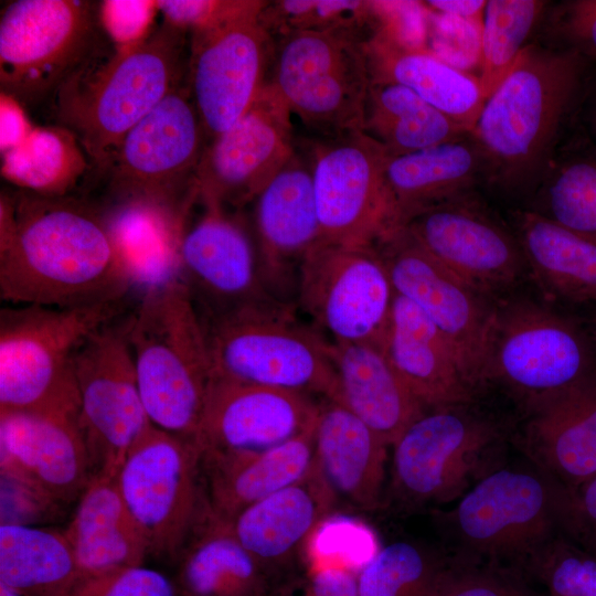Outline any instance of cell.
<instances>
[{"mask_svg":"<svg viewBox=\"0 0 596 596\" xmlns=\"http://www.w3.org/2000/svg\"><path fill=\"white\" fill-rule=\"evenodd\" d=\"M131 295L103 213L67 196L22 191L0 200V297L77 307Z\"/></svg>","mask_w":596,"mask_h":596,"instance_id":"1","label":"cell"},{"mask_svg":"<svg viewBox=\"0 0 596 596\" xmlns=\"http://www.w3.org/2000/svg\"><path fill=\"white\" fill-rule=\"evenodd\" d=\"M265 3L246 0L219 24L192 33L188 88L206 145L249 108L267 83L275 41L260 21Z\"/></svg>","mask_w":596,"mask_h":596,"instance_id":"17","label":"cell"},{"mask_svg":"<svg viewBox=\"0 0 596 596\" xmlns=\"http://www.w3.org/2000/svg\"><path fill=\"white\" fill-rule=\"evenodd\" d=\"M174 564L179 596H268L277 583L205 498Z\"/></svg>","mask_w":596,"mask_h":596,"instance_id":"30","label":"cell"},{"mask_svg":"<svg viewBox=\"0 0 596 596\" xmlns=\"http://www.w3.org/2000/svg\"><path fill=\"white\" fill-rule=\"evenodd\" d=\"M268 596H359L356 573L338 566L308 567L302 575H287Z\"/></svg>","mask_w":596,"mask_h":596,"instance_id":"50","label":"cell"},{"mask_svg":"<svg viewBox=\"0 0 596 596\" xmlns=\"http://www.w3.org/2000/svg\"><path fill=\"white\" fill-rule=\"evenodd\" d=\"M83 581L143 565L146 539L128 511L115 477L95 476L63 531Z\"/></svg>","mask_w":596,"mask_h":596,"instance_id":"33","label":"cell"},{"mask_svg":"<svg viewBox=\"0 0 596 596\" xmlns=\"http://www.w3.org/2000/svg\"><path fill=\"white\" fill-rule=\"evenodd\" d=\"M534 212L596 240V160L563 162L546 177Z\"/></svg>","mask_w":596,"mask_h":596,"instance_id":"43","label":"cell"},{"mask_svg":"<svg viewBox=\"0 0 596 596\" xmlns=\"http://www.w3.org/2000/svg\"><path fill=\"white\" fill-rule=\"evenodd\" d=\"M295 309L270 302L201 317L213 376L337 401L331 342L301 323Z\"/></svg>","mask_w":596,"mask_h":596,"instance_id":"7","label":"cell"},{"mask_svg":"<svg viewBox=\"0 0 596 596\" xmlns=\"http://www.w3.org/2000/svg\"><path fill=\"white\" fill-rule=\"evenodd\" d=\"M315 424L263 450L200 451L204 496L213 512L232 521L247 507L306 477L313 466Z\"/></svg>","mask_w":596,"mask_h":596,"instance_id":"28","label":"cell"},{"mask_svg":"<svg viewBox=\"0 0 596 596\" xmlns=\"http://www.w3.org/2000/svg\"><path fill=\"white\" fill-rule=\"evenodd\" d=\"M364 50L372 82L407 87L471 134L487 100L478 76L448 65L427 49L401 46L376 31Z\"/></svg>","mask_w":596,"mask_h":596,"instance_id":"34","label":"cell"},{"mask_svg":"<svg viewBox=\"0 0 596 596\" xmlns=\"http://www.w3.org/2000/svg\"><path fill=\"white\" fill-rule=\"evenodd\" d=\"M394 296L376 246L318 243L299 268L296 306L332 343L383 347Z\"/></svg>","mask_w":596,"mask_h":596,"instance_id":"13","label":"cell"},{"mask_svg":"<svg viewBox=\"0 0 596 596\" xmlns=\"http://www.w3.org/2000/svg\"><path fill=\"white\" fill-rule=\"evenodd\" d=\"M481 173L488 174L487 160L473 138L387 156L384 178L398 227L428 207L462 196Z\"/></svg>","mask_w":596,"mask_h":596,"instance_id":"35","label":"cell"},{"mask_svg":"<svg viewBox=\"0 0 596 596\" xmlns=\"http://www.w3.org/2000/svg\"><path fill=\"white\" fill-rule=\"evenodd\" d=\"M319 403L306 393L213 376L195 444L200 451L267 449L312 426Z\"/></svg>","mask_w":596,"mask_h":596,"instance_id":"22","label":"cell"},{"mask_svg":"<svg viewBox=\"0 0 596 596\" xmlns=\"http://www.w3.org/2000/svg\"><path fill=\"white\" fill-rule=\"evenodd\" d=\"M260 21L273 39L323 31H349L369 38L377 28L376 1H266Z\"/></svg>","mask_w":596,"mask_h":596,"instance_id":"42","label":"cell"},{"mask_svg":"<svg viewBox=\"0 0 596 596\" xmlns=\"http://www.w3.org/2000/svg\"><path fill=\"white\" fill-rule=\"evenodd\" d=\"M423 4L436 12L483 21L487 0H428Z\"/></svg>","mask_w":596,"mask_h":596,"instance_id":"55","label":"cell"},{"mask_svg":"<svg viewBox=\"0 0 596 596\" xmlns=\"http://www.w3.org/2000/svg\"><path fill=\"white\" fill-rule=\"evenodd\" d=\"M77 425L93 477H116L132 447L153 426L146 412L126 333L117 320L95 331L74 358Z\"/></svg>","mask_w":596,"mask_h":596,"instance_id":"15","label":"cell"},{"mask_svg":"<svg viewBox=\"0 0 596 596\" xmlns=\"http://www.w3.org/2000/svg\"><path fill=\"white\" fill-rule=\"evenodd\" d=\"M125 323L149 419L195 441L213 372L203 320L189 290L174 280L143 294Z\"/></svg>","mask_w":596,"mask_h":596,"instance_id":"3","label":"cell"},{"mask_svg":"<svg viewBox=\"0 0 596 596\" xmlns=\"http://www.w3.org/2000/svg\"><path fill=\"white\" fill-rule=\"evenodd\" d=\"M596 377V348L572 319L521 300L497 305L486 381H497L526 411Z\"/></svg>","mask_w":596,"mask_h":596,"instance_id":"8","label":"cell"},{"mask_svg":"<svg viewBox=\"0 0 596 596\" xmlns=\"http://www.w3.org/2000/svg\"><path fill=\"white\" fill-rule=\"evenodd\" d=\"M125 301L77 307L7 305L0 310V411L77 421L74 358L98 329L117 320Z\"/></svg>","mask_w":596,"mask_h":596,"instance_id":"5","label":"cell"},{"mask_svg":"<svg viewBox=\"0 0 596 596\" xmlns=\"http://www.w3.org/2000/svg\"><path fill=\"white\" fill-rule=\"evenodd\" d=\"M573 492L533 467H498L446 515L462 562L523 574L547 542L565 534Z\"/></svg>","mask_w":596,"mask_h":596,"instance_id":"6","label":"cell"},{"mask_svg":"<svg viewBox=\"0 0 596 596\" xmlns=\"http://www.w3.org/2000/svg\"><path fill=\"white\" fill-rule=\"evenodd\" d=\"M595 126H596V111H595Z\"/></svg>","mask_w":596,"mask_h":596,"instance_id":"57","label":"cell"},{"mask_svg":"<svg viewBox=\"0 0 596 596\" xmlns=\"http://www.w3.org/2000/svg\"><path fill=\"white\" fill-rule=\"evenodd\" d=\"M72 596H179L173 581L143 565L83 581Z\"/></svg>","mask_w":596,"mask_h":596,"instance_id":"49","label":"cell"},{"mask_svg":"<svg viewBox=\"0 0 596 596\" xmlns=\"http://www.w3.org/2000/svg\"><path fill=\"white\" fill-rule=\"evenodd\" d=\"M98 4L17 0L0 20L1 93L23 104L56 91L93 56Z\"/></svg>","mask_w":596,"mask_h":596,"instance_id":"11","label":"cell"},{"mask_svg":"<svg viewBox=\"0 0 596 596\" xmlns=\"http://www.w3.org/2000/svg\"><path fill=\"white\" fill-rule=\"evenodd\" d=\"M387 446L341 403L322 398L313 466L337 503L375 511L382 503Z\"/></svg>","mask_w":596,"mask_h":596,"instance_id":"26","label":"cell"},{"mask_svg":"<svg viewBox=\"0 0 596 596\" xmlns=\"http://www.w3.org/2000/svg\"><path fill=\"white\" fill-rule=\"evenodd\" d=\"M267 81L292 115L324 137L363 131L371 83L365 36L298 32L277 39Z\"/></svg>","mask_w":596,"mask_h":596,"instance_id":"9","label":"cell"},{"mask_svg":"<svg viewBox=\"0 0 596 596\" xmlns=\"http://www.w3.org/2000/svg\"><path fill=\"white\" fill-rule=\"evenodd\" d=\"M330 354L338 383L337 402L364 422L386 446H393L427 411L400 377L383 347L331 342Z\"/></svg>","mask_w":596,"mask_h":596,"instance_id":"31","label":"cell"},{"mask_svg":"<svg viewBox=\"0 0 596 596\" xmlns=\"http://www.w3.org/2000/svg\"><path fill=\"white\" fill-rule=\"evenodd\" d=\"M376 247L395 294L413 302L440 330L478 389L485 383L497 305L434 259L403 228Z\"/></svg>","mask_w":596,"mask_h":596,"instance_id":"18","label":"cell"},{"mask_svg":"<svg viewBox=\"0 0 596 596\" xmlns=\"http://www.w3.org/2000/svg\"><path fill=\"white\" fill-rule=\"evenodd\" d=\"M255 244L268 290L295 304L299 268L320 242L309 152L297 148L254 200ZM296 305V304H295Z\"/></svg>","mask_w":596,"mask_h":596,"instance_id":"23","label":"cell"},{"mask_svg":"<svg viewBox=\"0 0 596 596\" xmlns=\"http://www.w3.org/2000/svg\"><path fill=\"white\" fill-rule=\"evenodd\" d=\"M115 479L149 555L174 564L205 498L195 441L152 426Z\"/></svg>","mask_w":596,"mask_h":596,"instance_id":"16","label":"cell"},{"mask_svg":"<svg viewBox=\"0 0 596 596\" xmlns=\"http://www.w3.org/2000/svg\"><path fill=\"white\" fill-rule=\"evenodd\" d=\"M202 213L187 219L180 242V280L202 318L246 306L285 302L266 287L255 240L231 209L200 201ZM289 304V302H288Z\"/></svg>","mask_w":596,"mask_h":596,"instance_id":"20","label":"cell"},{"mask_svg":"<svg viewBox=\"0 0 596 596\" xmlns=\"http://www.w3.org/2000/svg\"><path fill=\"white\" fill-rule=\"evenodd\" d=\"M523 572L535 578L547 596H596V556L565 534L538 551Z\"/></svg>","mask_w":596,"mask_h":596,"instance_id":"45","label":"cell"},{"mask_svg":"<svg viewBox=\"0 0 596 596\" xmlns=\"http://www.w3.org/2000/svg\"><path fill=\"white\" fill-rule=\"evenodd\" d=\"M82 582L63 532L0 525V583L25 596H72Z\"/></svg>","mask_w":596,"mask_h":596,"instance_id":"37","label":"cell"},{"mask_svg":"<svg viewBox=\"0 0 596 596\" xmlns=\"http://www.w3.org/2000/svg\"><path fill=\"white\" fill-rule=\"evenodd\" d=\"M582 71V54L574 49L526 45L470 134L491 179L520 187L540 177Z\"/></svg>","mask_w":596,"mask_h":596,"instance_id":"4","label":"cell"},{"mask_svg":"<svg viewBox=\"0 0 596 596\" xmlns=\"http://www.w3.org/2000/svg\"><path fill=\"white\" fill-rule=\"evenodd\" d=\"M425 9L427 50L461 72L471 74L473 68L480 71L483 21Z\"/></svg>","mask_w":596,"mask_h":596,"instance_id":"47","label":"cell"},{"mask_svg":"<svg viewBox=\"0 0 596 596\" xmlns=\"http://www.w3.org/2000/svg\"><path fill=\"white\" fill-rule=\"evenodd\" d=\"M528 414L523 450L575 492L596 475V377L542 401Z\"/></svg>","mask_w":596,"mask_h":596,"instance_id":"27","label":"cell"},{"mask_svg":"<svg viewBox=\"0 0 596 596\" xmlns=\"http://www.w3.org/2000/svg\"><path fill=\"white\" fill-rule=\"evenodd\" d=\"M402 228L439 264L486 294L513 285L526 264L518 240L462 196L415 214Z\"/></svg>","mask_w":596,"mask_h":596,"instance_id":"21","label":"cell"},{"mask_svg":"<svg viewBox=\"0 0 596 596\" xmlns=\"http://www.w3.org/2000/svg\"><path fill=\"white\" fill-rule=\"evenodd\" d=\"M0 596H25V595L0 583Z\"/></svg>","mask_w":596,"mask_h":596,"instance_id":"56","label":"cell"},{"mask_svg":"<svg viewBox=\"0 0 596 596\" xmlns=\"http://www.w3.org/2000/svg\"><path fill=\"white\" fill-rule=\"evenodd\" d=\"M518 242L542 288L572 302L596 301V240L534 211L515 215Z\"/></svg>","mask_w":596,"mask_h":596,"instance_id":"36","label":"cell"},{"mask_svg":"<svg viewBox=\"0 0 596 596\" xmlns=\"http://www.w3.org/2000/svg\"><path fill=\"white\" fill-rule=\"evenodd\" d=\"M383 349L426 409L472 402L477 389L454 347L413 302L397 294Z\"/></svg>","mask_w":596,"mask_h":596,"instance_id":"25","label":"cell"},{"mask_svg":"<svg viewBox=\"0 0 596 596\" xmlns=\"http://www.w3.org/2000/svg\"><path fill=\"white\" fill-rule=\"evenodd\" d=\"M88 159L70 129L40 126L21 145L1 153V175L25 192L63 198L85 175Z\"/></svg>","mask_w":596,"mask_h":596,"instance_id":"39","label":"cell"},{"mask_svg":"<svg viewBox=\"0 0 596 596\" xmlns=\"http://www.w3.org/2000/svg\"><path fill=\"white\" fill-rule=\"evenodd\" d=\"M34 126L29 120L22 104L14 97L0 95V149L4 153L19 145L30 135Z\"/></svg>","mask_w":596,"mask_h":596,"instance_id":"54","label":"cell"},{"mask_svg":"<svg viewBox=\"0 0 596 596\" xmlns=\"http://www.w3.org/2000/svg\"><path fill=\"white\" fill-rule=\"evenodd\" d=\"M380 547L375 532L366 523L332 512L317 524L301 552L308 567L338 566L358 573Z\"/></svg>","mask_w":596,"mask_h":596,"instance_id":"44","label":"cell"},{"mask_svg":"<svg viewBox=\"0 0 596 596\" xmlns=\"http://www.w3.org/2000/svg\"><path fill=\"white\" fill-rule=\"evenodd\" d=\"M337 501L315 466L301 480L247 507L231 522L243 546L279 582L317 526Z\"/></svg>","mask_w":596,"mask_h":596,"instance_id":"29","label":"cell"},{"mask_svg":"<svg viewBox=\"0 0 596 596\" xmlns=\"http://www.w3.org/2000/svg\"><path fill=\"white\" fill-rule=\"evenodd\" d=\"M429 596H547L529 588L523 574L491 565L450 562Z\"/></svg>","mask_w":596,"mask_h":596,"instance_id":"46","label":"cell"},{"mask_svg":"<svg viewBox=\"0 0 596 596\" xmlns=\"http://www.w3.org/2000/svg\"><path fill=\"white\" fill-rule=\"evenodd\" d=\"M291 111L267 82L249 108L210 141L196 178V200L240 209L256 196L295 152Z\"/></svg>","mask_w":596,"mask_h":596,"instance_id":"19","label":"cell"},{"mask_svg":"<svg viewBox=\"0 0 596 596\" xmlns=\"http://www.w3.org/2000/svg\"><path fill=\"white\" fill-rule=\"evenodd\" d=\"M190 211L124 200L102 212L131 294L138 298L180 280V242Z\"/></svg>","mask_w":596,"mask_h":596,"instance_id":"32","label":"cell"},{"mask_svg":"<svg viewBox=\"0 0 596 596\" xmlns=\"http://www.w3.org/2000/svg\"><path fill=\"white\" fill-rule=\"evenodd\" d=\"M205 147L189 88L178 85L128 131L105 170L115 201L141 200L191 210Z\"/></svg>","mask_w":596,"mask_h":596,"instance_id":"12","label":"cell"},{"mask_svg":"<svg viewBox=\"0 0 596 596\" xmlns=\"http://www.w3.org/2000/svg\"><path fill=\"white\" fill-rule=\"evenodd\" d=\"M450 562L414 542L381 546L356 573L359 596H429Z\"/></svg>","mask_w":596,"mask_h":596,"instance_id":"40","label":"cell"},{"mask_svg":"<svg viewBox=\"0 0 596 596\" xmlns=\"http://www.w3.org/2000/svg\"><path fill=\"white\" fill-rule=\"evenodd\" d=\"M565 535L596 556V475L573 492Z\"/></svg>","mask_w":596,"mask_h":596,"instance_id":"52","label":"cell"},{"mask_svg":"<svg viewBox=\"0 0 596 596\" xmlns=\"http://www.w3.org/2000/svg\"><path fill=\"white\" fill-rule=\"evenodd\" d=\"M560 30L574 50L596 55V0H573L563 3Z\"/></svg>","mask_w":596,"mask_h":596,"instance_id":"53","label":"cell"},{"mask_svg":"<svg viewBox=\"0 0 596 596\" xmlns=\"http://www.w3.org/2000/svg\"><path fill=\"white\" fill-rule=\"evenodd\" d=\"M0 466L55 505L78 499L93 478L77 421L38 412L0 411Z\"/></svg>","mask_w":596,"mask_h":596,"instance_id":"24","label":"cell"},{"mask_svg":"<svg viewBox=\"0 0 596 596\" xmlns=\"http://www.w3.org/2000/svg\"><path fill=\"white\" fill-rule=\"evenodd\" d=\"M184 31L167 22L141 44L87 60L55 93L61 126L105 171L128 131L178 85Z\"/></svg>","mask_w":596,"mask_h":596,"instance_id":"2","label":"cell"},{"mask_svg":"<svg viewBox=\"0 0 596 596\" xmlns=\"http://www.w3.org/2000/svg\"><path fill=\"white\" fill-rule=\"evenodd\" d=\"M503 435L468 404L427 409L393 444L392 487L409 505L460 498L498 468Z\"/></svg>","mask_w":596,"mask_h":596,"instance_id":"10","label":"cell"},{"mask_svg":"<svg viewBox=\"0 0 596 596\" xmlns=\"http://www.w3.org/2000/svg\"><path fill=\"white\" fill-rule=\"evenodd\" d=\"M545 1L489 0L483 14L482 54L478 74L488 99L513 68Z\"/></svg>","mask_w":596,"mask_h":596,"instance_id":"41","label":"cell"},{"mask_svg":"<svg viewBox=\"0 0 596 596\" xmlns=\"http://www.w3.org/2000/svg\"><path fill=\"white\" fill-rule=\"evenodd\" d=\"M157 12L152 0H106L98 4V22L116 50L131 49L150 36Z\"/></svg>","mask_w":596,"mask_h":596,"instance_id":"48","label":"cell"},{"mask_svg":"<svg viewBox=\"0 0 596 596\" xmlns=\"http://www.w3.org/2000/svg\"><path fill=\"white\" fill-rule=\"evenodd\" d=\"M320 242L376 246L400 230L385 184L387 152L362 130L307 146Z\"/></svg>","mask_w":596,"mask_h":596,"instance_id":"14","label":"cell"},{"mask_svg":"<svg viewBox=\"0 0 596 596\" xmlns=\"http://www.w3.org/2000/svg\"><path fill=\"white\" fill-rule=\"evenodd\" d=\"M168 24L195 33L212 28L241 10L246 0H159Z\"/></svg>","mask_w":596,"mask_h":596,"instance_id":"51","label":"cell"},{"mask_svg":"<svg viewBox=\"0 0 596 596\" xmlns=\"http://www.w3.org/2000/svg\"><path fill=\"white\" fill-rule=\"evenodd\" d=\"M363 132L382 145L389 156L423 150L469 134L407 87L372 81Z\"/></svg>","mask_w":596,"mask_h":596,"instance_id":"38","label":"cell"}]
</instances>
